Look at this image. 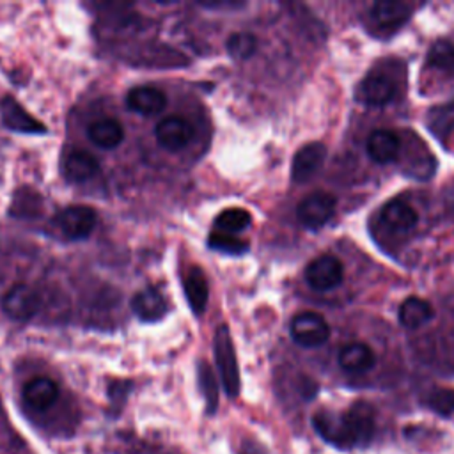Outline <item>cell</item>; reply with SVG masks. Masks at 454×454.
<instances>
[{
	"label": "cell",
	"mask_w": 454,
	"mask_h": 454,
	"mask_svg": "<svg viewBox=\"0 0 454 454\" xmlns=\"http://www.w3.org/2000/svg\"><path fill=\"white\" fill-rule=\"evenodd\" d=\"M4 312L14 321H28L39 310V294L27 284H14L2 300Z\"/></svg>",
	"instance_id": "obj_7"
},
{
	"label": "cell",
	"mask_w": 454,
	"mask_h": 454,
	"mask_svg": "<svg viewBox=\"0 0 454 454\" xmlns=\"http://www.w3.org/2000/svg\"><path fill=\"white\" fill-rule=\"evenodd\" d=\"M424 404L442 417L454 413V388H433L426 397Z\"/></svg>",
	"instance_id": "obj_29"
},
{
	"label": "cell",
	"mask_w": 454,
	"mask_h": 454,
	"mask_svg": "<svg viewBox=\"0 0 454 454\" xmlns=\"http://www.w3.org/2000/svg\"><path fill=\"white\" fill-rule=\"evenodd\" d=\"M395 94V83L390 76L383 74L381 71L369 73L358 85L355 96L360 103L369 106H381L387 105Z\"/></svg>",
	"instance_id": "obj_9"
},
{
	"label": "cell",
	"mask_w": 454,
	"mask_h": 454,
	"mask_svg": "<svg viewBox=\"0 0 454 454\" xmlns=\"http://www.w3.org/2000/svg\"><path fill=\"white\" fill-rule=\"evenodd\" d=\"M59 397L57 383L48 376L32 378L23 387V401L32 406L34 410H46L50 408Z\"/></svg>",
	"instance_id": "obj_14"
},
{
	"label": "cell",
	"mask_w": 454,
	"mask_h": 454,
	"mask_svg": "<svg viewBox=\"0 0 454 454\" xmlns=\"http://www.w3.org/2000/svg\"><path fill=\"white\" fill-rule=\"evenodd\" d=\"M126 105L140 115H156L167 106V96L158 87L138 85L126 94Z\"/></svg>",
	"instance_id": "obj_13"
},
{
	"label": "cell",
	"mask_w": 454,
	"mask_h": 454,
	"mask_svg": "<svg viewBox=\"0 0 454 454\" xmlns=\"http://www.w3.org/2000/svg\"><path fill=\"white\" fill-rule=\"evenodd\" d=\"M0 114L4 124L20 133H46V128L43 122L34 119L14 98L5 96L0 101Z\"/></svg>",
	"instance_id": "obj_11"
},
{
	"label": "cell",
	"mask_w": 454,
	"mask_h": 454,
	"mask_svg": "<svg viewBox=\"0 0 454 454\" xmlns=\"http://www.w3.org/2000/svg\"><path fill=\"white\" fill-rule=\"evenodd\" d=\"M89 140L101 149H115L124 140V128L117 119L106 117L94 121L87 129Z\"/></svg>",
	"instance_id": "obj_20"
},
{
	"label": "cell",
	"mask_w": 454,
	"mask_h": 454,
	"mask_svg": "<svg viewBox=\"0 0 454 454\" xmlns=\"http://www.w3.org/2000/svg\"><path fill=\"white\" fill-rule=\"evenodd\" d=\"M335 206V195L323 190L312 192L307 197H303L296 207L298 222L307 229H319L332 218Z\"/></svg>",
	"instance_id": "obj_3"
},
{
	"label": "cell",
	"mask_w": 454,
	"mask_h": 454,
	"mask_svg": "<svg viewBox=\"0 0 454 454\" xmlns=\"http://www.w3.org/2000/svg\"><path fill=\"white\" fill-rule=\"evenodd\" d=\"M427 126L434 137H447L454 128V99L433 106L427 112Z\"/></svg>",
	"instance_id": "obj_24"
},
{
	"label": "cell",
	"mask_w": 454,
	"mask_h": 454,
	"mask_svg": "<svg viewBox=\"0 0 454 454\" xmlns=\"http://www.w3.org/2000/svg\"><path fill=\"white\" fill-rule=\"evenodd\" d=\"M213 349H215V360L218 365L223 390L229 397H236L239 392V369H238L232 337L225 325H220L215 330Z\"/></svg>",
	"instance_id": "obj_1"
},
{
	"label": "cell",
	"mask_w": 454,
	"mask_h": 454,
	"mask_svg": "<svg viewBox=\"0 0 454 454\" xmlns=\"http://www.w3.org/2000/svg\"><path fill=\"white\" fill-rule=\"evenodd\" d=\"M376 364L374 351L364 342H353L340 349L339 365L346 372H365Z\"/></svg>",
	"instance_id": "obj_22"
},
{
	"label": "cell",
	"mask_w": 454,
	"mask_h": 454,
	"mask_svg": "<svg viewBox=\"0 0 454 454\" xmlns=\"http://www.w3.org/2000/svg\"><path fill=\"white\" fill-rule=\"evenodd\" d=\"M411 11L404 2H376L371 7V20L383 30H395L408 21Z\"/></svg>",
	"instance_id": "obj_15"
},
{
	"label": "cell",
	"mask_w": 454,
	"mask_h": 454,
	"mask_svg": "<svg viewBox=\"0 0 454 454\" xmlns=\"http://www.w3.org/2000/svg\"><path fill=\"white\" fill-rule=\"evenodd\" d=\"M344 278L342 264L333 255H319L305 268V280L316 291L335 289Z\"/></svg>",
	"instance_id": "obj_6"
},
{
	"label": "cell",
	"mask_w": 454,
	"mask_h": 454,
	"mask_svg": "<svg viewBox=\"0 0 454 454\" xmlns=\"http://www.w3.org/2000/svg\"><path fill=\"white\" fill-rule=\"evenodd\" d=\"M381 220L390 231L410 232L417 225L419 215L410 204L403 200H390L381 209Z\"/></svg>",
	"instance_id": "obj_19"
},
{
	"label": "cell",
	"mask_w": 454,
	"mask_h": 454,
	"mask_svg": "<svg viewBox=\"0 0 454 454\" xmlns=\"http://www.w3.org/2000/svg\"><path fill=\"white\" fill-rule=\"evenodd\" d=\"M434 316V310L427 300L419 296L406 298L399 307V321L406 328H420L429 323Z\"/></svg>",
	"instance_id": "obj_23"
},
{
	"label": "cell",
	"mask_w": 454,
	"mask_h": 454,
	"mask_svg": "<svg viewBox=\"0 0 454 454\" xmlns=\"http://www.w3.org/2000/svg\"><path fill=\"white\" fill-rule=\"evenodd\" d=\"M154 135H156L158 144L163 149H167L170 153H177V151L184 149L192 142V138H193V126L186 119H183V117L168 115V117L161 119L156 124Z\"/></svg>",
	"instance_id": "obj_8"
},
{
	"label": "cell",
	"mask_w": 454,
	"mask_h": 454,
	"mask_svg": "<svg viewBox=\"0 0 454 454\" xmlns=\"http://www.w3.org/2000/svg\"><path fill=\"white\" fill-rule=\"evenodd\" d=\"M291 337L303 348H316L328 340L330 326L323 316L316 312H300L291 321Z\"/></svg>",
	"instance_id": "obj_4"
},
{
	"label": "cell",
	"mask_w": 454,
	"mask_h": 454,
	"mask_svg": "<svg viewBox=\"0 0 454 454\" xmlns=\"http://www.w3.org/2000/svg\"><path fill=\"white\" fill-rule=\"evenodd\" d=\"M326 158V145L321 142H310L300 147L291 163V179L294 183L309 181L323 165Z\"/></svg>",
	"instance_id": "obj_10"
},
{
	"label": "cell",
	"mask_w": 454,
	"mask_h": 454,
	"mask_svg": "<svg viewBox=\"0 0 454 454\" xmlns=\"http://www.w3.org/2000/svg\"><path fill=\"white\" fill-rule=\"evenodd\" d=\"M57 223L66 238L83 239L94 231L98 223V213L90 206L83 204L67 206L57 215Z\"/></svg>",
	"instance_id": "obj_5"
},
{
	"label": "cell",
	"mask_w": 454,
	"mask_h": 454,
	"mask_svg": "<svg viewBox=\"0 0 454 454\" xmlns=\"http://www.w3.org/2000/svg\"><path fill=\"white\" fill-rule=\"evenodd\" d=\"M399 138L394 131L388 129H376L369 135L365 149L371 160H374L376 163H388L392 160H395L397 153H399Z\"/></svg>",
	"instance_id": "obj_21"
},
{
	"label": "cell",
	"mask_w": 454,
	"mask_h": 454,
	"mask_svg": "<svg viewBox=\"0 0 454 454\" xmlns=\"http://www.w3.org/2000/svg\"><path fill=\"white\" fill-rule=\"evenodd\" d=\"M340 417L349 447L367 445L372 440L376 429V413L369 403L356 401L344 413H340Z\"/></svg>",
	"instance_id": "obj_2"
},
{
	"label": "cell",
	"mask_w": 454,
	"mask_h": 454,
	"mask_svg": "<svg viewBox=\"0 0 454 454\" xmlns=\"http://www.w3.org/2000/svg\"><path fill=\"white\" fill-rule=\"evenodd\" d=\"M227 53L236 60L250 59L257 50V39L250 32H234L227 37L225 43Z\"/></svg>",
	"instance_id": "obj_27"
},
{
	"label": "cell",
	"mask_w": 454,
	"mask_h": 454,
	"mask_svg": "<svg viewBox=\"0 0 454 454\" xmlns=\"http://www.w3.org/2000/svg\"><path fill=\"white\" fill-rule=\"evenodd\" d=\"M99 170V161L85 149H69L62 161V174L71 183H83L94 177Z\"/></svg>",
	"instance_id": "obj_12"
},
{
	"label": "cell",
	"mask_w": 454,
	"mask_h": 454,
	"mask_svg": "<svg viewBox=\"0 0 454 454\" xmlns=\"http://www.w3.org/2000/svg\"><path fill=\"white\" fill-rule=\"evenodd\" d=\"M199 381H200L202 392L209 403V410L213 411L215 404H216V385H215V378H213V372L207 367V364L199 365Z\"/></svg>",
	"instance_id": "obj_30"
},
{
	"label": "cell",
	"mask_w": 454,
	"mask_h": 454,
	"mask_svg": "<svg viewBox=\"0 0 454 454\" xmlns=\"http://www.w3.org/2000/svg\"><path fill=\"white\" fill-rule=\"evenodd\" d=\"M312 426L325 442H328L339 449H349V443H348V438H346V433L342 427L340 413L321 410V411L314 413Z\"/></svg>",
	"instance_id": "obj_17"
},
{
	"label": "cell",
	"mask_w": 454,
	"mask_h": 454,
	"mask_svg": "<svg viewBox=\"0 0 454 454\" xmlns=\"http://www.w3.org/2000/svg\"><path fill=\"white\" fill-rule=\"evenodd\" d=\"M207 245L213 250L223 252V254H231V255H241L248 250V243L236 238L234 234H227V232H211L207 238Z\"/></svg>",
	"instance_id": "obj_28"
},
{
	"label": "cell",
	"mask_w": 454,
	"mask_h": 454,
	"mask_svg": "<svg viewBox=\"0 0 454 454\" xmlns=\"http://www.w3.org/2000/svg\"><path fill=\"white\" fill-rule=\"evenodd\" d=\"M131 309L142 321H158L165 316L167 303L158 289L145 287L131 298Z\"/></svg>",
	"instance_id": "obj_16"
},
{
	"label": "cell",
	"mask_w": 454,
	"mask_h": 454,
	"mask_svg": "<svg viewBox=\"0 0 454 454\" xmlns=\"http://www.w3.org/2000/svg\"><path fill=\"white\" fill-rule=\"evenodd\" d=\"M427 66L447 74L454 73V44L447 39H440L433 43L427 51Z\"/></svg>",
	"instance_id": "obj_26"
},
{
	"label": "cell",
	"mask_w": 454,
	"mask_h": 454,
	"mask_svg": "<svg viewBox=\"0 0 454 454\" xmlns=\"http://www.w3.org/2000/svg\"><path fill=\"white\" fill-rule=\"evenodd\" d=\"M183 289H184L190 309L193 310L195 316H200L207 307L209 289H207V280L199 266H193L186 271V275L183 277Z\"/></svg>",
	"instance_id": "obj_18"
},
{
	"label": "cell",
	"mask_w": 454,
	"mask_h": 454,
	"mask_svg": "<svg viewBox=\"0 0 454 454\" xmlns=\"http://www.w3.org/2000/svg\"><path fill=\"white\" fill-rule=\"evenodd\" d=\"M252 223V216L247 209L243 207H229L223 209L216 220H215V227L220 232H227V234H236L245 231L248 225Z\"/></svg>",
	"instance_id": "obj_25"
}]
</instances>
